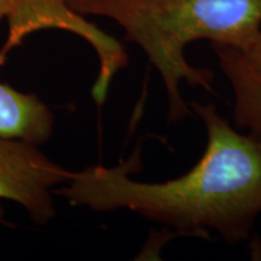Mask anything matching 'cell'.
<instances>
[{
    "label": "cell",
    "instance_id": "6da1fadb",
    "mask_svg": "<svg viewBox=\"0 0 261 261\" xmlns=\"http://www.w3.org/2000/svg\"><path fill=\"white\" fill-rule=\"evenodd\" d=\"M207 132L203 154L184 174L139 181V150L114 167L94 165L74 172L55 194L96 212L128 210L169 230L172 236L207 238L214 232L236 246L253 236L261 215V128L238 132L212 103L190 102Z\"/></svg>",
    "mask_w": 261,
    "mask_h": 261
},
{
    "label": "cell",
    "instance_id": "7a4b0ae2",
    "mask_svg": "<svg viewBox=\"0 0 261 261\" xmlns=\"http://www.w3.org/2000/svg\"><path fill=\"white\" fill-rule=\"evenodd\" d=\"M83 16L115 21L158 70L168 100V121L194 117L180 84L213 92L214 74L187 60L198 40L243 48L261 31V0H67Z\"/></svg>",
    "mask_w": 261,
    "mask_h": 261
},
{
    "label": "cell",
    "instance_id": "3957f363",
    "mask_svg": "<svg viewBox=\"0 0 261 261\" xmlns=\"http://www.w3.org/2000/svg\"><path fill=\"white\" fill-rule=\"evenodd\" d=\"M73 177L74 172L52 161L37 145L0 137V198L24 208L37 225L54 219L55 190Z\"/></svg>",
    "mask_w": 261,
    "mask_h": 261
},
{
    "label": "cell",
    "instance_id": "277c9868",
    "mask_svg": "<svg viewBox=\"0 0 261 261\" xmlns=\"http://www.w3.org/2000/svg\"><path fill=\"white\" fill-rule=\"evenodd\" d=\"M6 55L0 52V65ZM55 116L38 96L0 83V137L41 145L52 137Z\"/></svg>",
    "mask_w": 261,
    "mask_h": 261
},
{
    "label": "cell",
    "instance_id": "5b68a950",
    "mask_svg": "<svg viewBox=\"0 0 261 261\" xmlns=\"http://www.w3.org/2000/svg\"><path fill=\"white\" fill-rule=\"evenodd\" d=\"M8 21L6 51L18 46L25 37L41 29L71 28L75 15L67 0H0V22Z\"/></svg>",
    "mask_w": 261,
    "mask_h": 261
},
{
    "label": "cell",
    "instance_id": "8992f818",
    "mask_svg": "<svg viewBox=\"0 0 261 261\" xmlns=\"http://www.w3.org/2000/svg\"><path fill=\"white\" fill-rule=\"evenodd\" d=\"M219 67L233 93V122L237 128H261V76L232 46L212 44Z\"/></svg>",
    "mask_w": 261,
    "mask_h": 261
},
{
    "label": "cell",
    "instance_id": "52a82bcc",
    "mask_svg": "<svg viewBox=\"0 0 261 261\" xmlns=\"http://www.w3.org/2000/svg\"><path fill=\"white\" fill-rule=\"evenodd\" d=\"M238 51L241 52L247 63L252 67V69L261 76V31L246 46Z\"/></svg>",
    "mask_w": 261,
    "mask_h": 261
}]
</instances>
